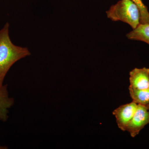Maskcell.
I'll use <instances>...</instances> for the list:
<instances>
[{
  "label": "cell",
  "mask_w": 149,
  "mask_h": 149,
  "mask_svg": "<svg viewBox=\"0 0 149 149\" xmlns=\"http://www.w3.org/2000/svg\"><path fill=\"white\" fill-rule=\"evenodd\" d=\"M9 24L0 30V88L3 85L7 73L15 63L30 55L27 48L14 45L9 35Z\"/></svg>",
  "instance_id": "obj_1"
},
{
  "label": "cell",
  "mask_w": 149,
  "mask_h": 149,
  "mask_svg": "<svg viewBox=\"0 0 149 149\" xmlns=\"http://www.w3.org/2000/svg\"><path fill=\"white\" fill-rule=\"evenodd\" d=\"M107 16L113 21H122L136 29L140 24L141 13L132 0H120L106 12Z\"/></svg>",
  "instance_id": "obj_2"
},
{
  "label": "cell",
  "mask_w": 149,
  "mask_h": 149,
  "mask_svg": "<svg viewBox=\"0 0 149 149\" xmlns=\"http://www.w3.org/2000/svg\"><path fill=\"white\" fill-rule=\"evenodd\" d=\"M148 124H149V110L145 106L138 104L136 112L126 131H128L131 137L135 138Z\"/></svg>",
  "instance_id": "obj_3"
},
{
  "label": "cell",
  "mask_w": 149,
  "mask_h": 149,
  "mask_svg": "<svg viewBox=\"0 0 149 149\" xmlns=\"http://www.w3.org/2000/svg\"><path fill=\"white\" fill-rule=\"evenodd\" d=\"M138 104L132 101L122 105L113 111L118 128L122 131H126L128 124L137 109Z\"/></svg>",
  "instance_id": "obj_4"
},
{
  "label": "cell",
  "mask_w": 149,
  "mask_h": 149,
  "mask_svg": "<svg viewBox=\"0 0 149 149\" xmlns=\"http://www.w3.org/2000/svg\"><path fill=\"white\" fill-rule=\"evenodd\" d=\"M129 87L139 90L149 89V68H136L129 72Z\"/></svg>",
  "instance_id": "obj_5"
},
{
  "label": "cell",
  "mask_w": 149,
  "mask_h": 149,
  "mask_svg": "<svg viewBox=\"0 0 149 149\" xmlns=\"http://www.w3.org/2000/svg\"><path fill=\"white\" fill-rule=\"evenodd\" d=\"M14 103V99L9 96L7 85H3L0 88V120L6 121L8 117L9 109Z\"/></svg>",
  "instance_id": "obj_6"
},
{
  "label": "cell",
  "mask_w": 149,
  "mask_h": 149,
  "mask_svg": "<svg viewBox=\"0 0 149 149\" xmlns=\"http://www.w3.org/2000/svg\"><path fill=\"white\" fill-rule=\"evenodd\" d=\"M126 36L129 40L142 41L149 45V24H140Z\"/></svg>",
  "instance_id": "obj_7"
},
{
  "label": "cell",
  "mask_w": 149,
  "mask_h": 149,
  "mask_svg": "<svg viewBox=\"0 0 149 149\" xmlns=\"http://www.w3.org/2000/svg\"><path fill=\"white\" fill-rule=\"evenodd\" d=\"M130 97L133 102L138 104L146 106L149 104V89L139 90L129 87Z\"/></svg>",
  "instance_id": "obj_8"
},
{
  "label": "cell",
  "mask_w": 149,
  "mask_h": 149,
  "mask_svg": "<svg viewBox=\"0 0 149 149\" xmlns=\"http://www.w3.org/2000/svg\"><path fill=\"white\" fill-rule=\"evenodd\" d=\"M139 8L141 13L140 24H149V13L142 0H132Z\"/></svg>",
  "instance_id": "obj_9"
},
{
  "label": "cell",
  "mask_w": 149,
  "mask_h": 149,
  "mask_svg": "<svg viewBox=\"0 0 149 149\" xmlns=\"http://www.w3.org/2000/svg\"><path fill=\"white\" fill-rule=\"evenodd\" d=\"M7 149V147L6 146H0V149Z\"/></svg>",
  "instance_id": "obj_10"
},
{
  "label": "cell",
  "mask_w": 149,
  "mask_h": 149,
  "mask_svg": "<svg viewBox=\"0 0 149 149\" xmlns=\"http://www.w3.org/2000/svg\"><path fill=\"white\" fill-rule=\"evenodd\" d=\"M145 106L149 110V104L147 105L146 106Z\"/></svg>",
  "instance_id": "obj_11"
}]
</instances>
